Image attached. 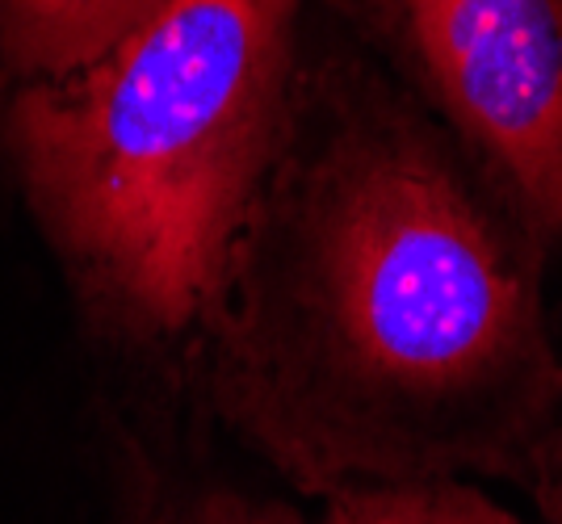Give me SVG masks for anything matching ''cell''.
<instances>
[{
    "mask_svg": "<svg viewBox=\"0 0 562 524\" xmlns=\"http://www.w3.org/2000/svg\"><path fill=\"white\" fill-rule=\"evenodd\" d=\"M160 0H0L9 64L34 80H64L93 64Z\"/></svg>",
    "mask_w": 562,
    "mask_h": 524,
    "instance_id": "277c9868",
    "label": "cell"
},
{
    "mask_svg": "<svg viewBox=\"0 0 562 524\" xmlns=\"http://www.w3.org/2000/svg\"><path fill=\"white\" fill-rule=\"evenodd\" d=\"M160 524H306L299 508L281 500H252V495H235V491H218V495H202L181 512L165 516Z\"/></svg>",
    "mask_w": 562,
    "mask_h": 524,
    "instance_id": "8992f818",
    "label": "cell"
},
{
    "mask_svg": "<svg viewBox=\"0 0 562 524\" xmlns=\"http://www.w3.org/2000/svg\"><path fill=\"white\" fill-rule=\"evenodd\" d=\"M299 0H160L13 105L55 243L122 332L206 328L294 105Z\"/></svg>",
    "mask_w": 562,
    "mask_h": 524,
    "instance_id": "7a4b0ae2",
    "label": "cell"
},
{
    "mask_svg": "<svg viewBox=\"0 0 562 524\" xmlns=\"http://www.w3.org/2000/svg\"><path fill=\"white\" fill-rule=\"evenodd\" d=\"M416 101L554 252L562 243V0H345Z\"/></svg>",
    "mask_w": 562,
    "mask_h": 524,
    "instance_id": "3957f363",
    "label": "cell"
},
{
    "mask_svg": "<svg viewBox=\"0 0 562 524\" xmlns=\"http://www.w3.org/2000/svg\"><path fill=\"white\" fill-rule=\"evenodd\" d=\"M319 503L324 524H533L470 478L352 482Z\"/></svg>",
    "mask_w": 562,
    "mask_h": 524,
    "instance_id": "5b68a950",
    "label": "cell"
},
{
    "mask_svg": "<svg viewBox=\"0 0 562 524\" xmlns=\"http://www.w3.org/2000/svg\"><path fill=\"white\" fill-rule=\"evenodd\" d=\"M550 248L420 101L299 96L206 328L232 424L306 495L529 491L562 407Z\"/></svg>",
    "mask_w": 562,
    "mask_h": 524,
    "instance_id": "6da1fadb",
    "label": "cell"
},
{
    "mask_svg": "<svg viewBox=\"0 0 562 524\" xmlns=\"http://www.w3.org/2000/svg\"><path fill=\"white\" fill-rule=\"evenodd\" d=\"M525 495L538 508V524H562V407L550 424L546 445H541L538 470H533V482Z\"/></svg>",
    "mask_w": 562,
    "mask_h": 524,
    "instance_id": "52a82bcc",
    "label": "cell"
}]
</instances>
